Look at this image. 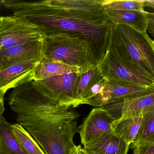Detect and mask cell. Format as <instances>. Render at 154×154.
<instances>
[{
	"label": "cell",
	"mask_w": 154,
	"mask_h": 154,
	"mask_svg": "<svg viewBox=\"0 0 154 154\" xmlns=\"http://www.w3.org/2000/svg\"><path fill=\"white\" fill-rule=\"evenodd\" d=\"M115 119L103 107L91 110L79 127L82 144L86 147L111 132V124Z\"/></svg>",
	"instance_id": "obj_9"
},
{
	"label": "cell",
	"mask_w": 154,
	"mask_h": 154,
	"mask_svg": "<svg viewBox=\"0 0 154 154\" xmlns=\"http://www.w3.org/2000/svg\"><path fill=\"white\" fill-rule=\"evenodd\" d=\"M148 88L128 82L107 79L102 92L87 100L84 104L102 107L130 97Z\"/></svg>",
	"instance_id": "obj_10"
},
{
	"label": "cell",
	"mask_w": 154,
	"mask_h": 154,
	"mask_svg": "<svg viewBox=\"0 0 154 154\" xmlns=\"http://www.w3.org/2000/svg\"><path fill=\"white\" fill-rule=\"evenodd\" d=\"M0 154H28L15 137L12 125L3 116L0 118Z\"/></svg>",
	"instance_id": "obj_17"
},
{
	"label": "cell",
	"mask_w": 154,
	"mask_h": 154,
	"mask_svg": "<svg viewBox=\"0 0 154 154\" xmlns=\"http://www.w3.org/2000/svg\"><path fill=\"white\" fill-rule=\"evenodd\" d=\"M43 56L69 66L88 69L96 65L88 42L82 38L67 33L46 35L43 40Z\"/></svg>",
	"instance_id": "obj_4"
},
{
	"label": "cell",
	"mask_w": 154,
	"mask_h": 154,
	"mask_svg": "<svg viewBox=\"0 0 154 154\" xmlns=\"http://www.w3.org/2000/svg\"><path fill=\"white\" fill-rule=\"evenodd\" d=\"M154 135V108L143 115L139 133L135 143L145 142Z\"/></svg>",
	"instance_id": "obj_21"
},
{
	"label": "cell",
	"mask_w": 154,
	"mask_h": 154,
	"mask_svg": "<svg viewBox=\"0 0 154 154\" xmlns=\"http://www.w3.org/2000/svg\"><path fill=\"white\" fill-rule=\"evenodd\" d=\"M104 9L106 15L113 23L125 24L147 33L148 12Z\"/></svg>",
	"instance_id": "obj_14"
},
{
	"label": "cell",
	"mask_w": 154,
	"mask_h": 154,
	"mask_svg": "<svg viewBox=\"0 0 154 154\" xmlns=\"http://www.w3.org/2000/svg\"><path fill=\"white\" fill-rule=\"evenodd\" d=\"M5 111L4 105V96L0 95V118L2 116Z\"/></svg>",
	"instance_id": "obj_25"
},
{
	"label": "cell",
	"mask_w": 154,
	"mask_h": 154,
	"mask_svg": "<svg viewBox=\"0 0 154 154\" xmlns=\"http://www.w3.org/2000/svg\"><path fill=\"white\" fill-rule=\"evenodd\" d=\"M104 77L98 66L93 65L86 70L80 71L78 84V106L83 104L87 94L91 87Z\"/></svg>",
	"instance_id": "obj_18"
},
{
	"label": "cell",
	"mask_w": 154,
	"mask_h": 154,
	"mask_svg": "<svg viewBox=\"0 0 154 154\" xmlns=\"http://www.w3.org/2000/svg\"><path fill=\"white\" fill-rule=\"evenodd\" d=\"M1 22H2V20H1V16H0V25H1Z\"/></svg>",
	"instance_id": "obj_28"
},
{
	"label": "cell",
	"mask_w": 154,
	"mask_h": 154,
	"mask_svg": "<svg viewBox=\"0 0 154 154\" xmlns=\"http://www.w3.org/2000/svg\"><path fill=\"white\" fill-rule=\"evenodd\" d=\"M141 143H146L154 145V135L151 138L148 139V140H146V141L143 142H141Z\"/></svg>",
	"instance_id": "obj_26"
},
{
	"label": "cell",
	"mask_w": 154,
	"mask_h": 154,
	"mask_svg": "<svg viewBox=\"0 0 154 154\" xmlns=\"http://www.w3.org/2000/svg\"><path fill=\"white\" fill-rule=\"evenodd\" d=\"M143 115L115 120L111 124L112 133L128 143H135L142 123Z\"/></svg>",
	"instance_id": "obj_16"
},
{
	"label": "cell",
	"mask_w": 154,
	"mask_h": 154,
	"mask_svg": "<svg viewBox=\"0 0 154 154\" xmlns=\"http://www.w3.org/2000/svg\"><path fill=\"white\" fill-rule=\"evenodd\" d=\"M37 62H20L0 68V95L4 96L10 89L32 81Z\"/></svg>",
	"instance_id": "obj_12"
},
{
	"label": "cell",
	"mask_w": 154,
	"mask_h": 154,
	"mask_svg": "<svg viewBox=\"0 0 154 154\" xmlns=\"http://www.w3.org/2000/svg\"><path fill=\"white\" fill-rule=\"evenodd\" d=\"M14 16L38 25L46 35L67 33L86 40L97 66L106 54L114 23L107 17L102 0L2 1Z\"/></svg>",
	"instance_id": "obj_1"
},
{
	"label": "cell",
	"mask_w": 154,
	"mask_h": 154,
	"mask_svg": "<svg viewBox=\"0 0 154 154\" xmlns=\"http://www.w3.org/2000/svg\"><path fill=\"white\" fill-rule=\"evenodd\" d=\"M8 101L17 121L45 154H69L79 132L77 112L44 96L32 81L14 88Z\"/></svg>",
	"instance_id": "obj_2"
},
{
	"label": "cell",
	"mask_w": 154,
	"mask_h": 154,
	"mask_svg": "<svg viewBox=\"0 0 154 154\" xmlns=\"http://www.w3.org/2000/svg\"><path fill=\"white\" fill-rule=\"evenodd\" d=\"M0 49L44 39L46 35L36 24L23 17L1 16Z\"/></svg>",
	"instance_id": "obj_6"
},
{
	"label": "cell",
	"mask_w": 154,
	"mask_h": 154,
	"mask_svg": "<svg viewBox=\"0 0 154 154\" xmlns=\"http://www.w3.org/2000/svg\"><path fill=\"white\" fill-rule=\"evenodd\" d=\"M134 154H154V145L145 143H135L131 146Z\"/></svg>",
	"instance_id": "obj_22"
},
{
	"label": "cell",
	"mask_w": 154,
	"mask_h": 154,
	"mask_svg": "<svg viewBox=\"0 0 154 154\" xmlns=\"http://www.w3.org/2000/svg\"><path fill=\"white\" fill-rule=\"evenodd\" d=\"M102 75L107 79L128 82L149 88L154 82L143 73L129 66L110 50L97 65Z\"/></svg>",
	"instance_id": "obj_7"
},
{
	"label": "cell",
	"mask_w": 154,
	"mask_h": 154,
	"mask_svg": "<svg viewBox=\"0 0 154 154\" xmlns=\"http://www.w3.org/2000/svg\"><path fill=\"white\" fill-rule=\"evenodd\" d=\"M80 71L32 80V82L43 95L54 102L75 108L78 106L77 98Z\"/></svg>",
	"instance_id": "obj_5"
},
{
	"label": "cell",
	"mask_w": 154,
	"mask_h": 154,
	"mask_svg": "<svg viewBox=\"0 0 154 154\" xmlns=\"http://www.w3.org/2000/svg\"><path fill=\"white\" fill-rule=\"evenodd\" d=\"M146 1L102 0L104 8L121 11H145Z\"/></svg>",
	"instance_id": "obj_20"
},
{
	"label": "cell",
	"mask_w": 154,
	"mask_h": 154,
	"mask_svg": "<svg viewBox=\"0 0 154 154\" xmlns=\"http://www.w3.org/2000/svg\"><path fill=\"white\" fill-rule=\"evenodd\" d=\"M12 127L17 140L27 154H46L30 134L20 124H14Z\"/></svg>",
	"instance_id": "obj_19"
},
{
	"label": "cell",
	"mask_w": 154,
	"mask_h": 154,
	"mask_svg": "<svg viewBox=\"0 0 154 154\" xmlns=\"http://www.w3.org/2000/svg\"><path fill=\"white\" fill-rule=\"evenodd\" d=\"M43 40L0 49V68L20 62H38L43 56Z\"/></svg>",
	"instance_id": "obj_11"
},
{
	"label": "cell",
	"mask_w": 154,
	"mask_h": 154,
	"mask_svg": "<svg viewBox=\"0 0 154 154\" xmlns=\"http://www.w3.org/2000/svg\"><path fill=\"white\" fill-rule=\"evenodd\" d=\"M130 145L111 131L82 149L87 154H128Z\"/></svg>",
	"instance_id": "obj_13"
},
{
	"label": "cell",
	"mask_w": 154,
	"mask_h": 154,
	"mask_svg": "<svg viewBox=\"0 0 154 154\" xmlns=\"http://www.w3.org/2000/svg\"><path fill=\"white\" fill-rule=\"evenodd\" d=\"M69 154H82V148L80 145L75 146L70 150Z\"/></svg>",
	"instance_id": "obj_24"
},
{
	"label": "cell",
	"mask_w": 154,
	"mask_h": 154,
	"mask_svg": "<svg viewBox=\"0 0 154 154\" xmlns=\"http://www.w3.org/2000/svg\"><path fill=\"white\" fill-rule=\"evenodd\" d=\"M78 68L69 66L55 60L43 56L37 62L32 76V80H42L44 79L71 72H79Z\"/></svg>",
	"instance_id": "obj_15"
},
{
	"label": "cell",
	"mask_w": 154,
	"mask_h": 154,
	"mask_svg": "<svg viewBox=\"0 0 154 154\" xmlns=\"http://www.w3.org/2000/svg\"><path fill=\"white\" fill-rule=\"evenodd\" d=\"M102 107L115 120L143 115L154 108V85L145 91Z\"/></svg>",
	"instance_id": "obj_8"
},
{
	"label": "cell",
	"mask_w": 154,
	"mask_h": 154,
	"mask_svg": "<svg viewBox=\"0 0 154 154\" xmlns=\"http://www.w3.org/2000/svg\"><path fill=\"white\" fill-rule=\"evenodd\" d=\"M145 6H148L154 10V0H146ZM148 18V26L147 31L154 38V12H149L147 13Z\"/></svg>",
	"instance_id": "obj_23"
},
{
	"label": "cell",
	"mask_w": 154,
	"mask_h": 154,
	"mask_svg": "<svg viewBox=\"0 0 154 154\" xmlns=\"http://www.w3.org/2000/svg\"><path fill=\"white\" fill-rule=\"evenodd\" d=\"M108 49L154 82V40L147 33L121 24H114Z\"/></svg>",
	"instance_id": "obj_3"
},
{
	"label": "cell",
	"mask_w": 154,
	"mask_h": 154,
	"mask_svg": "<svg viewBox=\"0 0 154 154\" xmlns=\"http://www.w3.org/2000/svg\"><path fill=\"white\" fill-rule=\"evenodd\" d=\"M82 154H87V153H86V152H84V151H83V149H82Z\"/></svg>",
	"instance_id": "obj_27"
}]
</instances>
